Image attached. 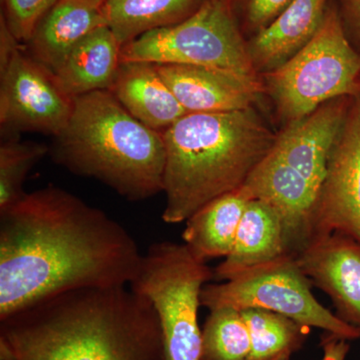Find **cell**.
Segmentation results:
<instances>
[{
  "label": "cell",
  "mask_w": 360,
  "mask_h": 360,
  "mask_svg": "<svg viewBox=\"0 0 360 360\" xmlns=\"http://www.w3.org/2000/svg\"><path fill=\"white\" fill-rule=\"evenodd\" d=\"M142 255L129 231L60 187L0 212V321L52 296L129 285Z\"/></svg>",
  "instance_id": "1"
},
{
  "label": "cell",
  "mask_w": 360,
  "mask_h": 360,
  "mask_svg": "<svg viewBox=\"0 0 360 360\" xmlns=\"http://www.w3.org/2000/svg\"><path fill=\"white\" fill-rule=\"evenodd\" d=\"M1 360H163L158 314L129 286L52 296L0 321Z\"/></svg>",
  "instance_id": "2"
},
{
  "label": "cell",
  "mask_w": 360,
  "mask_h": 360,
  "mask_svg": "<svg viewBox=\"0 0 360 360\" xmlns=\"http://www.w3.org/2000/svg\"><path fill=\"white\" fill-rule=\"evenodd\" d=\"M276 136L253 108L182 116L162 132L163 221L186 222L210 201L238 191Z\"/></svg>",
  "instance_id": "3"
},
{
  "label": "cell",
  "mask_w": 360,
  "mask_h": 360,
  "mask_svg": "<svg viewBox=\"0 0 360 360\" xmlns=\"http://www.w3.org/2000/svg\"><path fill=\"white\" fill-rule=\"evenodd\" d=\"M49 153L72 174L98 180L125 200L162 193V134L135 120L110 90L73 99L70 122Z\"/></svg>",
  "instance_id": "4"
},
{
  "label": "cell",
  "mask_w": 360,
  "mask_h": 360,
  "mask_svg": "<svg viewBox=\"0 0 360 360\" xmlns=\"http://www.w3.org/2000/svg\"><path fill=\"white\" fill-rule=\"evenodd\" d=\"M264 78L288 124L338 97L360 96V54L345 34L335 0L309 44Z\"/></svg>",
  "instance_id": "5"
},
{
  "label": "cell",
  "mask_w": 360,
  "mask_h": 360,
  "mask_svg": "<svg viewBox=\"0 0 360 360\" xmlns=\"http://www.w3.org/2000/svg\"><path fill=\"white\" fill-rule=\"evenodd\" d=\"M213 269L184 243L160 241L142 255L130 290L153 304L162 335L163 360H201L198 309Z\"/></svg>",
  "instance_id": "6"
},
{
  "label": "cell",
  "mask_w": 360,
  "mask_h": 360,
  "mask_svg": "<svg viewBox=\"0 0 360 360\" xmlns=\"http://www.w3.org/2000/svg\"><path fill=\"white\" fill-rule=\"evenodd\" d=\"M205 66L257 77L231 0H207L179 25L160 28L123 45L122 63Z\"/></svg>",
  "instance_id": "7"
},
{
  "label": "cell",
  "mask_w": 360,
  "mask_h": 360,
  "mask_svg": "<svg viewBox=\"0 0 360 360\" xmlns=\"http://www.w3.org/2000/svg\"><path fill=\"white\" fill-rule=\"evenodd\" d=\"M312 283L290 255L246 270L221 283L206 284L201 305L210 310L231 307L262 309L290 317L309 328L348 341L360 338L359 329L326 309L311 291Z\"/></svg>",
  "instance_id": "8"
},
{
  "label": "cell",
  "mask_w": 360,
  "mask_h": 360,
  "mask_svg": "<svg viewBox=\"0 0 360 360\" xmlns=\"http://www.w3.org/2000/svg\"><path fill=\"white\" fill-rule=\"evenodd\" d=\"M9 30L0 16V124L8 134L58 136L70 122L73 99L59 87Z\"/></svg>",
  "instance_id": "9"
},
{
  "label": "cell",
  "mask_w": 360,
  "mask_h": 360,
  "mask_svg": "<svg viewBox=\"0 0 360 360\" xmlns=\"http://www.w3.org/2000/svg\"><path fill=\"white\" fill-rule=\"evenodd\" d=\"M331 232L360 243V96L352 101L329 156L307 241Z\"/></svg>",
  "instance_id": "10"
},
{
  "label": "cell",
  "mask_w": 360,
  "mask_h": 360,
  "mask_svg": "<svg viewBox=\"0 0 360 360\" xmlns=\"http://www.w3.org/2000/svg\"><path fill=\"white\" fill-rule=\"evenodd\" d=\"M293 257L312 285L329 296L341 321L360 330V243L338 232L317 234Z\"/></svg>",
  "instance_id": "11"
},
{
  "label": "cell",
  "mask_w": 360,
  "mask_h": 360,
  "mask_svg": "<svg viewBox=\"0 0 360 360\" xmlns=\"http://www.w3.org/2000/svg\"><path fill=\"white\" fill-rule=\"evenodd\" d=\"M354 98L338 97L305 117L288 123L277 134L269 155L302 174L319 193L329 156Z\"/></svg>",
  "instance_id": "12"
},
{
  "label": "cell",
  "mask_w": 360,
  "mask_h": 360,
  "mask_svg": "<svg viewBox=\"0 0 360 360\" xmlns=\"http://www.w3.org/2000/svg\"><path fill=\"white\" fill-rule=\"evenodd\" d=\"M155 65L187 113L248 110L262 92L257 77L205 66Z\"/></svg>",
  "instance_id": "13"
},
{
  "label": "cell",
  "mask_w": 360,
  "mask_h": 360,
  "mask_svg": "<svg viewBox=\"0 0 360 360\" xmlns=\"http://www.w3.org/2000/svg\"><path fill=\"white\" fill-rule=\"evenodd\" d=\"M106 0H58L35 28L26 51L54 75L71 49L85 37L106 26Z\"/></svg>",
  "instance_id": "14"
},
{
  "label": "cell",
  "mask_w": 360,
  "mask_h": 360,
  "mask_svg": "<svg viewBox=\"0 0 360 360\" xmlns=\"http://www.w3.org/2000/svg\"><path fill=\"white\" fill-rule=\"evenodd\" d=\"M110 91L135 120L160 134L187 115L155 63H120Z\"/></svg>",
  "instance_id": "15"
},
{
  "label": "cell",
  "mask_w": 360,
  "mask_h": 360,
  "mask_svg": "<svg viewBox=\"0 0 360 360\" xmlns=\"http://www.w3.org/2000/svg\"><path fill=\"white\" fill-rule=\"evenodd\" d=\"M286 255L290 252L281 215L264 201L248 200L233 248L213 269L214 279L229 281Z\"/></svg>",
  "instance_id": "16"
},
{
  "label": "cell",
  "mask_w": 360,
  "mask_h": 360,
  "mask_svg": "<svg viewBox=\"0 0 360 360\" xmlns=\"http://www.w3.org/2000/svg\"><path fill=\"white\" fill-rule=\"evenodd\" d=\"M330 0H293L262 32L248 41L257 72L267 73L283 65L309 44L321 27Z\"/></svg>",
  "instance_id": "17"
},
{
  "label": "cell",
  "mask_w": 360,
  "mask_h": 360,
  "mask_svg": "<svg viewBox=\"0 0 360 360\" xmlns=\"http://www.w3.org/2000/svg\"><path fill=\"white\" fill-rule=\"evenodd\" d=\"M122 45L108 26L97 28L71 49L53 77L71 98L110 90L122 63Z\"/></svg>",
  "instance_id": "18"
},
{
  "label": "cell",
  "mask_w": 360,
  "mask_h": 360,
  "mask_svg": "<svg viewBox=\"0 0 360 360\" xmlns=\"http://www.w3.org/2000/svg\"><path fill=\"white\" fill-rule=\"evenodd\" d=\"M248 201L238 189L210 201L186 220L182 238L194 257L205 262L229 257Z\"/></svg>",
  "instance_id": "19"
},
{
  "label": "cell",
  "mask_w": 360,
  "mask_h": 360,
  "mask_svg": "<svg viewBox=\"0 0 360 360\" xmlns=\"http://www.w3.org/2000/svg\"><path fill=\"white\" fill-rule=\"evenodd\" d=\"M207 0H106V26L120 44L153 30L179 25L198 13Z\"/></svg>",
  "instance_id": "20"
},
{
  "label": "cell",
  "mask_w": 360,
  "mask_h": 360,
  "mask_svg": "<svg viewBox=\"0 0 360 360\" xmlns=\"http://www.w3.org/2000/svg\"><path fill=\"white\" fill-rule=\"evenodd\" d=\"M240 312L250 336L246 360H290L302 347L311 328L270 310L246 309Z\"/></svg>",
  "instance_id": "21"
},
{
  "label": "cell",
  "mask_w": 360,
  "mask_h": 360,
  "mask_svg": "<svg viewBox=\"0 0 360 360\" xmlns=\"http://www.w3.org/2000/svg\"><path fill=\"white\" fill-rule=\"evenodd\" d=\"M210 311L201 329V360H246L250 336L241 312L231 307Z\"/></svg>",
  "instance_id": "22"
},
{
  "label": "cell",
  "mask_w": 360,
  "mask_h": 360,
  "mask_svg": "<svg viewBox=\"0 0 360 360\" xmlns=\"http://www.w3.org/2000/svg\"><path fill=\"white\" fill-rule=\"evenodd\" d=\"M51 151L49 146L34 141H22L18 136H6L0 144V212L14 205L25 194L26 177L32 167Z\"/></svg>",
  "instance_id": "23"
},
{
  "label": "cell",
  "mask_w": 360,
  "mask_h": 360,
  "mask_svg": "<svg viewBox=\"0 0 360 360\" xmlns=\"http://www.w3.org/2000/svg\"><path fill=\"white\" fill-rule=\"evenodd\" d=\"M58 0H1L0 16L21 44H26L45 14Z\"/></svg>",
  "instance_id": "24"
},
{
  "label": "cell",
  "mask_w": 360,
  "mask_h": 360,
  "mask_svg": "<svg viewBox=\"0 0 360 360\" xmlns=\"http://www.w3.org/2000/svg\"><path fill=\"white\" fill-rule=\"evenodd\" d=\"M293 0H231L241 32L255 35L271 25Z\"/></svg>",
  "instance_id": "25"
},
{
  "label": "cell",
  "mask_w": 360,
  "mask_h": 360,
  "mask_svg": "<svg viewBox=\"0 0 360 360\" xmlns=\"http://www.w3.org/2000/svg\"><path fill=\"white\" fill-rule=\"evenodd\" d=\"M341 23L350 44L360 54V0H335Z\"/></svg>",
  "instance_id": "26"
},
{
  "label": "cell",
  "mask_w": 360,
  "mask_h": 360,
  "mask_svg": "<svg viewBox=\"0 0 360 360\" xmlns=\"http://www.w3.org/2000/svg\"><path fill=\"white\" fill-rule=\"evenodd\" d=\"M321 347L323 352L321 360H345L350 348L348 340L326 331L321 336Z\"/></svg>",
  "instance_id": "27"
}]
</instances>
